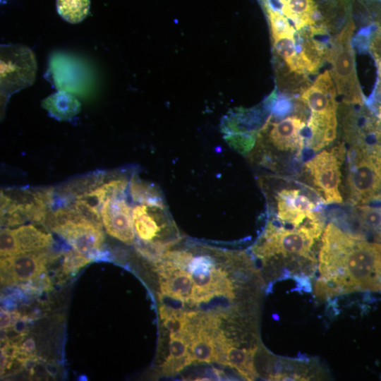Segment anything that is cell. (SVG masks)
<instances>
[{"mask_svg":"<svg viewBox=\"0 0 381 381\" xmlns=\"http://www.w3.org/2000/svg\"><path fill=\"white\" fill-rule=\"evenodd\" d=\"M318 270L314 291L318 298L381 291V243L329 223L322 234Z\"/></svg>","mask_w":381,"mask_h":381,"instance_id":"cell-1","label":"cell"},{"mask_svg":"<svg viewBox=\"0 0 381 381\" xmlns=\"http://www.w3.org/2000/svg\"><path fill=\"white\" fill-rule=\"evenodd\" d=\"M324 229V221L294 226L273 219L252 250L265 265L277 261L292 276H310L318 265L313 248Z\"/></svg>","mask_w":381,"mask_h":381,"instance_id":"cell-2","label":"cell"},{"mask_svg":"<svg viewBox=\"0 0 381 381\" xmlns=\"http://www.w3.org/2000/svg\"><path fill=\"white\" fill-rule=\"evenodd\" d=\"M306 140V124L298 116H289L271 123L267 121L249 152L250 158L275 171L281 157H301Z\"/></svg>","mask_w":381,"mask_h":381,"instance_id":"cell-3","label":"cell"},{"mask_svg":"<svg viewBox=\"0 0 381 381\" xmlns=\"http://www.w3.org/2000/svg\"><path fill=\"white\" fill-rule=\"evenodd\" d=\"M346 183L353 205L381 195V145L361 142L351 145L347 154Z\"/></svg>","mask_w":381,"mask_h":381,"instance_id":"cell-4","label":"cell"},{"mask_svg":"<svg viewBox=\"0 0 381 381\" xmlns=\"http://www.w3.org/2000/svg\"><path fill=\"white\" fill-rule=\"evenodd\" d=\"M355 23L348 3L347 16L342 29L330 40L327 59L331 64V77L337 95L345 104H361L363 97L356 76L355 54L351 38Z\"/></svg>","mask_w":381,"mask_h":381,"instance_id":"cell-5","label":"cell"},{"mask_svg":"<svg viewBox=\"0 0 381 381\" xmlns=\"http://www.w3.org/2000/svg\"><path fill=\"white\" fill-rule=\"evenodd\" d=\"M271 209L278 222L289 226H299L323 219L317 211L318 205L297 188L277 187L264 176L259 179Z\"/></svg>","mask_w":381,"mask_h":381,"instance_id":"cell-6","label":"cell"},{"mask_svg":"<svg viewBox=\"0 0 381 381\" xmlns=\"http://www.w3.org/2000/svg\"><path fill=\"white\" fill-rule=\"evenodd\" d=\"M37 62L34 53L19 44H1L0 49L1 99L32 85L36 77Z\"/></svg>","mask_w":381,"mask_h":381,"instance_id":"cell-7","label":"cell"},{"mask_svg":"<svg viewBox=\"0 0 381 381\" xmlns=\"http://www.w3.org/2000/svg\"><path fill=\"white\" fill-rule=\"evenodd\" d=\"M344 157L345 147L344 143H340L319 152L305 163L306 172L315 192L327 204L343 202L339 186Z\"/></svg>","mask_w":381,"mask_h":381,"instance_id":"cell-8","label":"cell"},{"mask_svg":"<svg viewBox=\"0 0 381 381\" xmlns=\"http://www.w3.org/2000/svg\"><path fill=\"white\" fill-rule=\"evenodd\" d=\"M187 270L194 284L190 303L207 301L218 295L234 298V286L226 272L221 267H217L214 260L210 255H193Z\"/></svg>","mask_w":381,"mask_h":381,"instance_id":"cell-9","label":"cell"},{"mask_svg":"<svg viewBox=\"0 0 381 381\" xmlns=\"http://www.w3.org/2000/svg\"><path fill=\"white\" fill-rule=\"evenodd\" d=\"M53 254L41 250L1 258V282L4 285L29 282L46 272Z\"/></svg>","mask_w":381,"mask_h":381,"instance_id":"cell-10","label":"cell"},{"mask_svg":"<svg viewBox=\"0 0 381 381\" xmlns=\"http://www.w3.org/2000/svg\"><path fill=\"white\" fill-rule=\"evenodd\" d=\"M52 231L64 238L74 250L92 259L93 255L101 253L104 241L102 226L85 219L78 212Z\"/></svg>","mask_w":381,"mask_h":381,"instance_id":"cell-11","label":"cell"},{"mask_svg":"<svg viewBox=\"0 0 381 381\" xmlns=\"http://www.w3.org/2000/svg\"><path fill=\"white\" fill-rule=\"evenodd\" d=\"M100 214L108 234L126 244L134 243L132 209L125 197L105 200L101 207Z\"/></svg>","mask_w":381,"mask_h":381,"instance_id":"cell-12","label":"cell"},{"mask_svg":"<svg viewBox=\"0 0 381 381\" xmlns=\"http://www.w3.org/2000/svg\"><path fill=\"white\" fill-rule=\"evenodd\" d=\"M132 217L135 232L138 238L144 241H157L154 239L161 236L162 230L176 231L167 205L138 203L132 208Z\"/></svg>","mask_w":381,"mask_h":381,"instance_id":"cell-13","label":"cell"},{"mask_svg":"<svg viewBox=\"0 0 381 381\" xmlns=\"http://www.w3.org/2000/svg\"><path fill=\"white\" fill-rule=\"evenodd\" d=\"M337 89L328 71L320 74L315 82L301 93L299 100L307 106L310 113H337Z\"/></svg>","mask_w":381,"mask_h":381,"instance_id":"cell-14","label":"cell"},{"mask_svg":"<svg viewBox=\"0 0 381 381\" xmlns=\"http://www.w3.org/2000/svg\"><path fill=\"white\" fill-rule=\"evenodd\" d=\"M156 265L157 272L161 278L162 295L183 303H190L194 284L189 272L176 267L167 260H162Z\"/></svg>","mask_w":381,"mask_h":381,"instance_id":"cell-15","label":"cell"},{"mask_svg":"<svg viewBox=\"0 0 381 381\" xmlns=\"http://www.w3.org/2000/svg\"><path fill=\"white\" fill-rule=\"evenodd\" d=\"M354 206L352 218L355 232L352 234L381 243V195L368 202Z\"/></svg>","mask_w":381,"mask_h":381,"instance_id":"cell-16","label":"cell"},{"mask_svg":"<svg viewBox=\"0 0 381 381\" xmlns=\"http://www.w3.org/2000/svg\"><path fill=\"white\" fill-rule=\"evenodd\" d=\"M337 113H310L306 126V146L313 152H318L329 145L337 137Z\"/></svg>","mask_w":381,"mask_h":381,"instance_id":"cell-17","label":"cell"},{"mask_svg":"<svg viewBox=\"0 0 381 381\" xmlns=\"http://www.w3.org/2000/svg\"><path fill=\"white\" fill-rule=\"evenodd\" d=\"M42 107L59 121H68L80 111L81 104L71 93L59 90L42 100Z\"/></svg>","mask_w":381,"mask_h":381,"instance_id":"cell-18","label":"cell"},{"mask_svg":"<svg viewBox=\"0 0 381 381\" xmlns=\"http://www.w3.org/2000/svg\"><path fill=\"white\" fill-rule=\"evenodd\" d=\"M13 231L20 253L44 250L53 244L50 234L43 232L33 225H23Z\"/></svg>","mask_w":381,"mask_h":381,"instance_id":"cell-19","label":"cell"},{"mask_svg":"<svg viewBox=\"0 0 381 381\" xmlns=\"http://www.w3.org/2000/svg\"><path fill=\"white\" fill-rule=\"evenodd\" d=\"M256 351V346L238 348L232 343L226 352L225 365L235 368L246 380H254L258 376L254 365Z\"/></svg>","mask_w":381,"mask_h":381,"instance_id":"cell-20","label":"cell"},{"mask_svg":"<svg viewBox=\"0 0 381 381\" xmlns=\"http://www.w3.org/2000/svg\"><path fill=\"white\" fill-rule=\"evenodd\" d=\"M103 174H92L71 180L61 186L56 190V194L68 203L78 198L91 192L103 183Z\"/></svg>","mask_w":381,"mask_h":381,"instance_id":"cell-21","label":"cell"},{"mask_svg":"<svg viewBox=\"0 0 381 381\" xmlns=\"http://www.w3.org/2000/svg\"><path fill=\"white\" fill-rule=\"evenodd\" d=\"M129 194L135 203L150 206H166L159 188L155 184L133 175L129 182Z\"/></svg>","mask_w":381,"mask_h":381,"instance_id":"cell-22","label":"cell"},{"mask_svg":"<svg viewBox=\"0 0 381 381\" xmlns=\"http://www.w3.org/2000/svg\"><path fill=\"white\" fill-rule=\"evenodd\" d=\"M296 29L272 33L273 46L277 54L285 61L289 71L296 73L297 44L294 36Z\"/></svg>","mask_w":381,"mask_h":381,"instance_id":"cell-23","label":"cell"},{"mask_svg":"<svg viewBox=\"0 0 381 381\" xmlns=\"http://www.w3.org/2000/svg\"><path fill=\"white\" fill-rule=\"evenodd\" d=\"M56 6L59 15L64 20L75 24L87 16L90 0H56Z\"/></svg>","mask_w":381,"mask_h":381,"instance_id":"cell-24","label":"cell"},{"mask_svg":"<svg viewBox=\"0 0 381 381\" xmlns=\"http://www.w3.org/2000/svg\"><path fill=\"white\" fill-rule=\"evenodd\" d=\"M93 259L73 248L64 253L61 262V271L65 274L75 273L82 267L90 262Z\"/></svg>","mask_w":381,"mask_h":381,"instance_id":"cell-25","label":"cell"},{"mask_svg":"<svg viewBox=\"0 0 381 381\" xmlns=\"http://www.w3.org/2000/svg\"><path fill=\"white\" fill-rule=\"evenodd\" d=\"M0 253L1 257L19 254L13 229H1L0 233Z\"/></svg>","mask_w":381,"mask_h":381,"instance_id":"cell-26","label":"cell"},{"mask_svg":"<svg viewBox=\"0 0 381 381\" xmlns=\"http://www.w3.org/2000/svg\"><path fill=\"white\" fill-rule=\"evenodd\" d=\"M193 361L190 353L181 358L167 357V361L162 365V371L167 375L176 373Z\"/></svg>","mask_w":381,"mask_h":381,"instance_id":"cell-27","label":"cell"},{"mask_svg":"<svg viewBox=\"0 0 381 381\" xmlns=\"http://www.w3.org/2000/svg\"><path fill=\"white\" fill-rule=\"evenodd\" d=\"M0 322V327L3 330L12 327V317L9 310H6L2 308H1Z\"/></svg>","mask_w":381,"mask_h":381,"instance_id":"cell-28","label":"cell"},{"mask_svg":"<svg viewBox=\"0 0 381 381\" xmlns=\"http://www.w3.org/2000/svg\"><path fill=\"white\" fill-rule=\"evenodd\" d=\"M12 328L17 334H27L25 318L23 316H21L16 320Z\"/></svg>","mask_w":381,"mask_h":381,"instance_id":"cell-29","label":"cell"},{"mask_svg":"<svg viewBox=\"0 0 381 381\" xmlns=\"http://www.w3.org/2000/svg\"><path fill=\"white\" fill-rule=\"evenodd\" d=\"M20 347L26 352L33 354L35 351V343L31 338L24 340L20 344Z\"/></svg>","mask_w":381,"mask_h":381,"instance_id":"cell-30","label":"cell"},{"mask_svg":"<svg viewBox=\"0 0 381 381\" xmlns=\"http://www.w3.org/2000/svg\"><path fill=\"white\" fill-rule=\"evenodd\" d=\"M378 116H379V121H380V125H381V106H380L379 108H378ZM375 136H376L377 140H378V142L381 145V128L376 133Z\"/></svg>","mask_w":381,"mask_h":381,"instance_id":"cell-31","label":"cell"},{"mask_svg":"<svg viewBox=\"0 0 381 381\" xmlns=\"http://www.w3.org/2000/svg\"><path fill=\"white\" fill-rule=\"evenodd\" d=\"M6 0H1V4H4V3H6Z\"/></svg>","mask_w":381,"mask_h":381,"instance_id":"cell-32","label":"cell"}]
</instances>
